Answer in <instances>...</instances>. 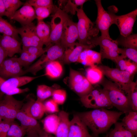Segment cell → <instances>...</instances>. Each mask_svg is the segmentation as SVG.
<instances>
[{
  "label": "cell",
  "instance_id": "4",
  "mask_svg": "<svg viewBox=\"0 0 137 137\" xmlns=\"http://www.w3.org/2000/svg\"><path fill=\"white\" fill-rule=\"evenodd\" d=\"M98 66L104 75L117 85L126 95L132 88L136 86V83L133 81L132 76L127 71L105 65Z\"/></svg>",
  "mask_w": 137,
  "mask_h": 137
},
{
  "label": "cell",
  "instance_id": "27",
  "mask_svg": "<svg viewBox=\"0 0 137 137\" xmlns=\"http://www.w3.org/2000/svg\"><path fill=\"white\" fill-rule=\"evenodd\" d=\"M104 75L102 71L97 65L89 66L86 70L85 77L92 85L101 81Z\"/></svg>",
  "mask_w": 137,
  "mask_h": 137
},
{
  "label": "cell",
  "instance_id": "20",
  "mask_svg": "<svg viewBox=\"0 0 137 137\" xmlns=\"http://www.w3.org/2000/svg\"><path fill=\"white\" fill-rule=\"evenodd\" d=\"M0 44L4 49L8 56L12 57L15 54L21 53V43L15 39L3 35L0 36Z\"/></svg>",
  "mask_w": 137,
  "mask_h": 137
},
{
  "label": "cell",
  "instance_id": "3",
  "mask_svg": "<svg viewBox=\"0 0 137 137\" xmlns=\"http://www.w3.org/2000/svg\"><path fill=\"white\" fill-rule=\"evenodd\" d=\"M102 85L113 107L124 113L132 111L127 95L116 83L106 80Z\"/></svg>",
  "mask_w": 137,
  "mask_h": 137
},
{
  "label": "cell",
  "instance_id": "17",
  "mask_svg": "<svg viewBox=\"0 0 137 137\" xmlns=\"http://www.w3.org/2000/svg\"><path fill=\"white\" fill-rule=\"evenodd\" d=\"M95 46L92 45H85L78 42H75L70 47L65 49L62 59L66 63L78 62L81 53L87 49L91 48Z\"/></svg>",
  "mask_w": 137,
  "mask_h": 137
},
{
  "label": "cell",
  "instance_id": "54",
  "mask_svg": "<svg viewBox=\"0 0 137 137\" xmlns=\"http://www.w3.org/2000/svg\"><path fill=\"white\" fill-rule=\"evenodd\" d=\"M1 93H2V92L0 91V96ZM2 121V119H1V117H0V122H1Z\"/></svg>",
  "mask_w": 137,
  "mask_h": 137
},
{
  "label": "cell",
  "instance_id": "25",
  "mask_svg": "<svg viewBox=\"0 0 137 137\" xmlns=\"http://www.w3.org/2000/svg\"><path fill=\"white\" fill-rule=\"evenodd\" d=\"M91 44L95 47L99 45L100 48L109 49L116 51L118 53L119 48L118 47L117 41L111 38H104L100 36H98L91 41Z\"/></svg>",
  "mask_w": 137,
  "mask_h": 137
},
{
  "label": "cell",
  "instance_id": "32",
  "mask_svg": "<svg viewBox=\"0 0 137 137\" xmlns=\"http://www.w3.org/2000/svg\"><path fill=\"white\" fill-rule=\"evenodd\" d=\"M0 33L10 36L18 41L19 39L17 28L1 16H0Z\"/></svg>",
  "mask_w": 137,
  "mask_h": 137
},
{
  "label": "cell",
  "instance_id": "34",
  "mask_svg": "<svg viewBox=\"0 0 137 137\" xmlns=\"http://www.w3.org/2000/svg\"><path fill=\"white\" fill-rule=\"evenodd\" d=\"M6 12V16L10 19L18 9L24 3L19 0H3Z\"/></svg>",
  "mask_w": 137,
  "mask_h": 137
},
{
  "label": "cell",
  "instance_id": "36",
  "mask_svg": "<svg viewBox=\"0 0 137 137\" xmlns=\"http://www.w3.org/2000/svg\"><path fill=\"white\" fill-rule=\"evenodd\" d=\"M54 90L51 87L45 85H38L37 89V100L43 102L52 96Z\"/></svg>",
  "mask_w": 137,
  "mask_h": 137
},
{
  "label": "cell",
  "instance_id": "41",
  "mask_svg": "<svg viewBox=\"0 0 137 137\" xmlns=\"http://www.w3.org/2000/svg\"><path fill=\"white\" fill-rule=\"evenodd\" d=\"M52 99L58 105H62L65 102L66 97V91L62 89L55 90L52 95Z\"/></svg>",
  "mask_w": 137,
  "mask_h": 137
},
{
  "label": "cell",
  "instance_id": "52",
  "mask_svg": "<svg viewBox=\"0 0 137 137\" xmlns=\"http://www.w3.org/2000/svg\"><path fill=\"white\" fill-rule=\"evenodd\" d=\"M6 12L3 0H0V16H6Z\"/></svg>",
  "mask_w": 137,
  "mask_h": 137
},
{
  "label": "cell",
  "instance_id": "5",
  "mask_svg": "<svg viewBox=\"0 0 137 137\" xmlns=\"http://www.w3.org/2000/svg\"><path fill=\"white\" fill-rule=\"evenodd\" d=\"M65 50V48L60 43L52 44L46 52V54H43L39 60L24 70V74L30 73L35 75L38 72L45 67L49 63L58 59H62Z\"/></svg>",
  "mask_w": 137,
  "mask_h": 137
},
{
  "label": "cell",
  "instance_id": "23",
  "mask_svg": "<svg viewBox=\"0 0 137 137\" xmlns=\"http://www.w3.org/2000/svg\"><path fill=\"white\" fill-rule=\"evenodd\" d=\"M58 116L59 122L55 137H68L70 122L69 114L62 110L59 112Z\"/></svg>",
  "mask_w": 137,
  "mask_h": 137
},
{
  "label": "cell",
  "instance_id": "53",
  "mask_svg": "<svg viewBox=\"0 0 137 137\" xmlns=\"http://www.w3.org/2000/svg\"><path fill=\"white\" fill-rule=\"evenodd\" d=\"M27 135L25 137H39L38 133L36 132L32 131L26 133Z\"/></svg>",
  "mask_w": 137,
  "mask_h": 137
},
{
  "label": "cell",
  "instance_id": "14",
  "mask_svg": "<svg viewBox=\"0 0 137 137\" xmlns=\"http://www.w3.org/2000/svg\"><path fill=\"white\" fill-rule=\"evenodd\" d=\"M78 38L77 23L68 18L64 23L60 43L65 49L73 45Z\"/></svg>",
  "mask_w": 137,
  "mask_h": 137
},
{
  "label": "cell",
  "instance_id": "48",
  "mask_svg": "<svg viewBox=\"0 0 137 137\" xmlns=\"http://www.w3.org/2000/svg\"><path fill=\"white\" fill-rule=\"evenodd\" d=\"M29 90V89L27 88L24 89L17 88L11 90L7 93L6 95L12 96L15 94L24 93L28 91Z\"/></svg>",
  "mask_w": 137,
  "mask_h": 137
},
{
  "label": "cell",
  "instance_id": "50",
  "mask_svg": "<svg viewBox=\"0 0 137 137\" xmlns=\"http://www.w3.org/2000/svg\"><path fill=\"white\" fill-rule=\"evenodd\" d=\"M7 56L5 51L0 44V67Z\"/></svg>",
  "mask_w": 137,
  "mask_h": 137
},
{
  "label": "cell",
  "instance_id": "38",
  "mask_svg": "<svg viewBox=\"0 0 137 137\" xmlns=\"http://www.w3.org/2000/svg\"><path fill=\"white\" fill-rule=\"evenodd\" d=\"M40 56L22 50L20 56L17 58V59L19 63L23 67L29 65Z\"/></svg>",
  "mask_w": 137,
  "mask_h": 137
},
{
  "label": "cell",
  "instance_id": "19",
  "mask_svg": "<svg viewBox=\"0 0 137 137\" xmlns=\"http://www.w3.org/2000/svg\"><path fill=\"white\" fill-rule=\"evenodd\" d=\"M20 111L36 120L41 119L45 113L43 102L33 99L24 103Z\"/></svg>",
  "mask_w": 137,
  "mask_h": 137
},
{
  "label": "cell",
  "instance_id": "33",
  "mask_svg": "<svg viewBox=\"0 0 137 137\" xmlns=\"http://www.w3.org/2000/svg\"><path fill=\"white\" fill-rule=\"evenodd\" d=\"M118 45L125 48H137V34H130L126 37L120 36L116 40Z\"/></svg>",
  "mask_w": 137,
  "mask_h": 137
},
{
  "label": "cell",
  "instance_id": "37",
  "mask_svg": "<svg viewBox=\"0 0 137 137\" xmlns=\"http://www.w3.org/2000/svg\"><path fill=\"white\" fill-rule=\"evenodd\" d=\"M26 131L14 121L12 122L7 133L6 137H24Z\"/></svg>",
  "mask_w": 137,
  "mask_h": 137
},
{
  "label": "cell",
  "instance_id": "8",
  "mask_svg": "<svg viewBox=\"0 0 137 137\" xmlns=\"http://www.w3.org/2000/svg\"><path fill=\"white\" fill-rule=\"evenodd\" d=\"M110 8L112 19L113 24L117 26L121 35L127 36L131 34L133 27L136 20L137 9L127 14L121 15H117L115 13L117 11L115 7Z\"/></svg>",
  "mask_w": 137,
  "mask_h": 137
},
{
  "label": "cell",
  "instance_id": "6",
  "mask_svg": "<svg viewBox=\"0 0 137 137\" xmlns=\"http://www.w3.org/2000/svg\"><path fill=\"white\" fill-rule=\"evenodd\" d=\"M24 104L23 101L2 92L0 96V116L2 120L14 121Z\"/></svg>",
  "mask_w": 137,
  "mask_h": 137
},
{
  "label": "cell",
  "instance_id": "47",
  "mask_svg": "<svg viewBox=\"0 0 137 137\" xmlns=\"http://www.w3.org/2000/svg\"><path fill=\"white\" fill-rule=\"evenodd\" d=\"M126 57L123 55H119L115 62L117 66L119 69L122 71H125L130 60H126L124 59Z\"/></svg>",
  "mask_w": 137,
  "mask_h": 137
},
{
  "label": "cell",
  "instance_id": "35",
  "mask_svg": "<svg viewBox=\"0 0 137 137\" xmlns=\"http://www.w3.org/2000/svg\"><path fill=\"white\" fill-rule=\"evenodd\" d=\"M58 7L57 6L49 7H35V11L37 20H43L49 16L51 13L54 14Z\"/></svg>",
  "mask_w": 137,
  "mask_h": 137
},
{
  "label": "cell",
  "instance_id": "45",
  "mask_svg": "<svg viewBox=\"0 0 137 137\" xmlns=\"http://www.w3.org/2000/svg\"><path fill=\"white\" fill-rule=\"evenodd\" d=\"M32 6L35 7H49L54 6L52 0H29L27 1Z\"/></svg>",
  "mask_w": 137,
  "mask_h": 137
},
{
  "label": "cell",
  "instance_id": "11",
  "mask_svg": "<svg viewBox=\"0 0 137 137\" xmlns=\"http://www.w3.org/2000/svg\"><path fill=\"white\" fill-rule=\"evenodd\" d=\"M96 5L97 13V18L94 23L96 27L101 33V37L111 38L109 33L110 26L113 24L111 11L109 9L106 11L103 7L101 0H95Z\"/></svg>",
  "mask_w": 137,
  "mask_h": 137
},
{
  "label": "cell",
  "instance_id": "55",
  "mask_svg": "<svg viewBox=\"0 0 137 137\" xmlns=\"http://www.w3.org/2000/svg\"><path fill=\"white\" fill-rule=\"evenodd\" d=\"M93 137H94V136H93Z\"/></svg>",
  "mask_w": 137,
  "mask_h": 137
},
{
  "label": "cell",
  "instance_id": "1",
  "mask_svg": "<svg viewBox=\"0 0 137 137\" xmlns=\"http://www.w3.org/2000/svg\"><path fill=\"white\" fill-rule=\"evenodd\" d=\"M123 113L121 111L101 108L79 113L77 114L91 130L93 136L97 137L107 131Z\"/></svg>",
  "mask_w": 137,
  "mask_h": 137
},
{
  "label": "cell",
  "instance_id": "9",
  "mask_svg": "<svg viewBox=\"0 0 137 137\" xmlns=\"http://www.w3.org/2000/svg\"><path fill=\"white\" fill-rule=\"evenodd\" d=\"M69 81L71 89L80 97L88 94L94 88L85 77L72 68L70 69Z\"/></svg>",
  "mask_w": 137,
  "mask_h": 137
},
{
  "label": "cell",
  "instance_id": "30",
  "mask_svg": "<svg viewBox=\"0 0 137 137\" xmlns=\"http://www.w3.org/2000/svg\"><path fill=\"white\" fill-rule=\"evenodd\" d=\"M63 71L62 67L58 61L56 60L51 62L45 67V73L43 76H46L52 78L59 77Z\"/></svg>",
  "mask_w": 137,
  "mask_h": 137
},
{
  "label": "cell",
  "instance_id": "21",
  "mask_svg": "<svg viewBox=\"0 0 137 137\" xmlns=\"http://www.w3.org/2000/svg\"><path fill=\"white\" fill-rule=\"evenodd\" d=\"M16 118L20 121L21 126L26 131V133L32 131L38 132L41 129L37 120L21 111L17 113Z\"/></svg>",
  "mask_w": 137,
  "mask_h": 137
},
{
  "label": "cell",
  "instance_id": "15",
  "mask_svg": "<svg viewBox=\"0 0 137 137\" xmlns=\"http://www.w3.org/2000/svg\"><path fill=\"white\" fill-rule=\"evenodd\" d=\"M35 19L36 16L34 8L27 1L10 19L18 22L22 26L32 22Z\"/></svg>",
  "mask_w": 137,
  "mask_h": 137
},
{
  "label": "cell",
  "instance_id": "49",
  "mask_svg": "<svg viewBox=\"0 0 137 137\" xmlns=\"http://www.w3.org/2000/svg\"><path fill=\"white\" fill-rule=\"evenodd\" d=\"M137 64L134 62H131L130 61L125 71L132 76L137 71Z\"/></svg>",
  "mask_w": 137,
  "mask_h": 137
},
{
  "label": "cell",
  "instance_id": "42",
  "mask_svg": "<svg viewBox=\"0 0 137 137\" xmlns=\"http://www.w3.org/2000/svg\"><path fill=\"white\" fill-rule=\"evenodd\" d=\"M99 53L102 59H108L114 62L119 55L117 52L109 49L100 48Z\"/></svg>",
  "mask_w": 137,
  "mask_h": 137
},
{
  "label": "cell",
  "instance_id": "39",
  "mask_svg": "<svg viewBox=\"0 0 137 137\" xmlns=\"http://www.w3.org/2000/svg\"><path fill=\"white\" fill-rule=\"evenodd\" d=\"M119 54L128 58L129 60H131L137 64V50L136 49L124 48H119Z\"/></svg>",
  "mask_w": 137,
  "mask_h": 137
},
{
  "label": "cell",
  "instance_id": "51",
  "mask_svg": "<svg viewBox=\"0 0 137 137\" xmlns=\"http://www.w3.org/2000/svg\"><path fill=\"white\" fill-rule=\"evenodd\" d=\"M38 133L39 137H55L52 134L45 131L43 129L41 128Z\"/></svg>",
  "mask_w": 137,
  "mask_h": 137
},
{
  "label": "cell",
  "instance_id": "10",
  "mask_svg": "<svg viewBox=\"0 0 137 137\" xmlns=\"http://www.w3.org/2000/svg\"><path fill=\"white\" fill-rule=\"evenodd\" d=\"M50 23L51 32L49 44L60 43L64 23L69 18L67 13L59 7L52 16Z\"/></svg>",
  "mask_w": 137,
  "mask_h": 137
},
{
  "label": "cell",
  "instance_id": "24",
  "mask_svg": "<svg viewBox=\"0 0 137 137\" xmlns=\"http://www.w3.org/2000/svg\"><path fill=\"white\" fill-rule=\"evenodd\" d=\"M37 20V25L36 26V33L44 45L47 47L50 45L49 41L51 32L50 25L43 20Z\"/></svg>",
  "mask_w": 137,
  "mask_h": 137
},
{
  "label": "cell",
  "instance_id": "22",
  "mask_svg": "<svg viewBox=\"0 0 137 137\" xmlns=\"http://www.w3.org/2000/svg\"><path fill=\"white\" fill-rule=\"evenodd\" d=\"M101 57L100 53L90 49L83 50L81 53L78 62L85 66H92L101 63Z\"/></svg>",
  "mask_w": 137,
  "mask_h": 137
},
{
  "label": "cell",
  "instance_id": "12",
  "mask_svg": "<svg viewBox=\"0 0 137 137\" xmlns=\"http://www.w3.org/2000/svg\"><path fill=\"white\" fill-rule=\"evenodd\" d=\"M36 26L32 22L17 28L21 37L23 46H33L43 48L44 44L37 35Z\"/></svg>",
  "mask_w": 137,
  "mask_h": 137
},
{
  "label": "cell",
  "instance_id": "31",
  "mask_svg": "<svg viewBox=\"0 0 137 137\" xmlns=\"http://www.w3.org/2000/svg\"><path fill=\"white\" fill-rule=\"evenodd\" d=\"M108 137H137L127 129L122 122H117Z\"/></svg>",
  "mask_w": 137,
  "mask_h": 137
},
{
  "label": "cell",
  "instance_id": "7",
  "mask_svg": "<svg viewBox=\"0 0 137 137\" xmlns=\"http://www.w3.org/2000/svg\"><path fill=\"white\" fill-rule=\"evenodd\" d=\"M80 100L83 106L87 108L110 109L113 107L103 89L94 88L88 94L80 97Z\"/></svg>",
  "mask_w": 137,
  "mask_h": 137
},
{
  "label": "cell",
  "instance_id": "2",
  "mask_svg": "<svg viewBox=\"0 0 137 137\" xmlns=\"http://www.w3.org/2000/svg\"><path fill=\"white\" fill-rule=\"evenodd\" d=\"M76 12L78 19L77 26L78 42L85 45H91V41L98 36L99 31L94 22L87 16L83 8H78Z\"/></svg>",
  "mask_w": 137,
  "mask_h": 137
},
{
  "label": "cell",
  "instance_id": "16",
  "mask_svg": "<svg viewBox=\"0 0 137 137\" xmlns=\"http://www.w3.org/2000/svg\"><path fill=\"white\" fill-rule=\"evenodd\" d=\"M39 77L21 76L4 79L0 83V91L6 94L11 90L25 85Z\"/></svg>",
  "mask_w": 137,
  "mask_h": 137
},
{
  "label": "cell",
  "instance_id": "28",
  "mask_svg": "<svg viewBox=\"0 0 137 137\" xmlns=\"http://www.w3.org/2000/svg\"><path fill=\"white\" fill-rule=\"evenodd\" d=\"M60 6L63 5L61 9L67 13L70 12L72 15L75 14L78 7L83 8V4L88 1L87 0L59 1Z\"/></svg>",
  "mask_w": 137,
  "mask_h": 137
},
{
  "label": "cell",
  "instance_id": "13",
  "mask_svg": "<svg viewBox=\"0 0 137 137\" xmlns=\"http://www.w3.org/2000/svg\"><path fill=\"white\" fill-rule=\"evenodd\" d=\"M22 66L19 62L17 58L6 59L0 67V76L5 79L24 74Z\"/></svg>",
  "mask_w": 137,
  "mask_h": 137
},
{
  "label": "cell",
  "instance_id": "46",
  "mask_svg": "<svg viewBox=\"0 0 137 137\" xmlns=\"http://www.w3.org/2000/svg\"><path fill=\"white\" fill-rule=\"evenodd\" d=\"M13 122L2 120L0 122V137H6L8 131Z\"/></svg>",
  "mask_w": 137,
  "mask_h": 137
},
{
  "label": "cell",
  "instance_id": "43",
  "mask_svg": "<svg viewBox=\"0 0 137 137\" xmlns=\"http://www.w3.org/2000/svg\"><path fill=\"white\" fill-rule=\"evenodd\" d=\"M52 44H50L45 48L31 46H22V50L32 54L39 55L40 56L46 52Z\"/></svg>",
  "mask_w": 137,
  "mask_h": 137
},
{
  "label": "cell",
  "instance_id": "40",
  "mask_svg": "<svg viewBox=\"0 0 137 137\" xmlns=\"http://www.w3.org/2000/svg\"><path fill=\"white\" fill-rule=\"evenodd\" d=\"M129 102L132 111H137V89L136 87L127 94Z\"/></svg>",
  "mask_w": 137,
  "mask_h": 137
},
{
  "label": "cell",
  "instance_id": "29",
  "mask_svg": "<svg viewBox=\"0 0 137 137\" xmlns=\"http://www.w3.org/2000/svg\"><path fill=\"white\" fill-rule=\"evenodd\" d=\"M59 122L58 116L55 114L48 115L44 118L42 121L43 129L47 132L55 134Z\"/></svg>",
  "mask_w": 137,
  "mask_h": 137
},
{
  "label": "cell",
  "instance_id": "18",
  "mask_svg": "<svg viewBox=\"0 0 137 137\" xmlns=\"http://www.w3.org/2000/svg\"><path fill=\"white\" fill-rule=\"evenodd\" d=\"M68 137H93L89 134L87 127L77 114L70 121Z\"/></svg>",
  "mask_w": 137,
  "mask_h": 137
},
{
  "label": "cell",
  "instance_id": "26",
  "mask_svg": "<svg viewBox=\"0 0 137 137\" xmlns=\"http://www.w3.org/2000/svg\"><path fill=\"white\" fill-rule=\"evenodd\" d=\"M122 122L127 129L137 136V111L126 113Z\"/></svg>",
  "mask_w": 137,
  "mask_h": 137
},
{
  "label": "cell",
  "instance_id": "44",
  "mask_svg": "<svg viewBox=\"0 0 137 137\" xmlns=\"http://www.w3.org/2000/svg\"><path fill=\"white\" fill-rule=\"evenodd\" d=\"M43 104L45 113L52 114L59 111L58 104L52 99H49Z\"/></svg>",
  "mask_w": 137,
  "mask_h": 137
}]
</instances>
